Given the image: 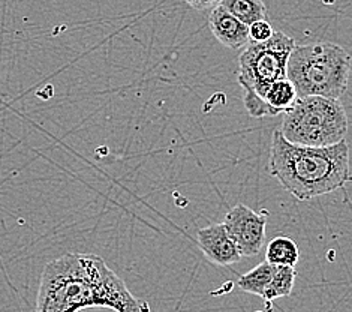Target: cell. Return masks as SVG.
<instances>
[{"instance_id":"obj_11","label":"cell","mask_w":352,"mask_h":312,"mask_svg":"<svg viewBox=\"0 0 352 312\" xmlns=\"http://www.w3.org/2000/svg\"><path fill=\"white\" fill-rule=\"evenodd\" d=\"M274 267L276 266L264 260L263 263H259L256 267L252 269V271L241 275L237 281V287L241 291L263 298L268 284H270L273 278Z\"/></svg>"},{"instance_id":"obj_6","label":"cell","mask_w":352,"mask_h":312,"mask_svg":"<svg viewBox=\"0 0 352 312\" xmlns=\"http://www.w3.org/2000/svg\"><path fill=\"white\" fill-rule=\"evenodd\" d=\"M268 212H255L246 205H237L225 216V229L241 257L258 256L265 245V227Z\"/></svg>"},{"instance_id":"obj_12","label":"cell","mask_w":352,"mask_h":312,"mask_svg":"<svg viewBox=\"0 0 352 312\" xmlns=\"http://www.w3.org/2000/svg\"><path fill=\"white\" fill-rule=\"evenodd\" d=\"M219 5L248 26L258 20H267V6L263 0H221Z\"/></svg>"},{"instance_id":"obj_1","label":"cell","mask_w":352,"mask_h":312,"mask_svg":"<svg viewBox=\"0 0 352 312\" xmlns=\"http://www.w3.org/2000/svg\"><path fill=\"white\" fill-rule=\"evenodd\" d=\"M107 308L114 312H150L122 278L95 254L71 252L44 267L36 298V312H78Z\"/></svg>"},{"instance_id":"obj_2","label":"cell","mask_w":352,"mask_h":312,"mask_svg":"<svg viewBox=\"0 0 352 312\" xmlns=\"http://www.w3.org/2000/svg\"><path fill=\"white\" fill-rule=\"evenodd\" d=\"M267 168L300 201L325 196L352 180L346 140L325 147L303 146L288 141L279 128L273 132Z\"/></svg>"},{"instance_id":"obj_8","label":"cell","mask_w":352,"mask_h":312,"mask_svg":"<svg viewBox=\"0 0 352 312\" xmlns=\"http://www.w3.org/2000/svg\"><path fill=\"white\" fill-rule=\"evenodd\" d=\"M208 28L221 44L231 50L245 48L250 42L248 24L236 19L222 5L212 8V12L208 15Z\"/></svg>"},{"instance_id":"obj_10","label":"cell","mask_w":352,"mask_h":312,"mask_svg":"<svg viewBox=\"0 0 352 312\" xmlns=\"http://www.w3.org/2000/svg\"><path fill=\"white\" fill-rule=\"evenodd\" d=\"M300 260V251L296 242L291 238L279 236L267 245L265 261L273 266H292L296 267Z\"/></svg>"},{"instance_id":"obj_3","label":"cell","mask_w":352,"mask_h":312,"mask_svg":"<svg viewBox=\"0 0 352 312\" xmlns=\"http://www.w3.org/2000/svg\"><path fill=\"white\" fill-rule=\"evenodd\" d=\"M351 56L331 42L296 45L288 57L287 79L298 98L327 96L340 99L349 83Z\"/></svg>"},{"instance_id":"obj_13","label":"cell","mask_w":352,"mask_h":312,"mask_svg":"<svg viewBox=\"0 0 352 312\" xmlns=\"http://www.w3.org/2000/svg\"><path fill=\"white\" fill-rule=\"evenodd\" d=\"M296 278H297L296 267L276 266L273 278H272L270 284H268V287H267L263 299L265 302H272L274 299L291 296L292 290H294Z\"/></svg>"},{"instance_id":"obj_14","label":"cell","mask_w":352,"mask_h":312,"mask_svg":"<svg viewBox=\"0 0 352 312\" xmlns=\"http://www.w3.org/2000/svg\"><path fill=\"white\" fill-rule=\"evenodd\" d=\"M273 28L267 20H258L249 26L250 42H264L273 37Z\"/></svg>"},{"instance_id":"obj_5","label":"cell","mask_w":352,"mask_h":312,"mask_svg":"<svg viewBox=\"0 0 352 312\" xmlns=\"http://www.w3.org/2000/svg\"><path fill=\"white\" fill-rule=\"evenodd\" d=\"M348 116L340 99L327 96L298 98L283 116L282 136L303 146L325 147L345 140Z\"/></svg>"},{"instance_id":"obj_15","label":"cell","mask_w":352,"mask_h":312,"mask_svg":"<svg viewBox=\"0 0 352 312\" xmlns=\"http://www.w3.org/2000/svg\"><path fill=\"white\" fill-rule=\"evenodd\" d=\"M184 3H188L190 8L198 11L208 10V8H214L216 5L221 3V0H183Z\"/></svg>"},{"instance_id":"obj_4","label":"cell","mask_w":352,"mask_h":312,"mask_svg":"<svg viewBox=\"0 0 352 312\" xmlns=\"http://www.w3.org/2000/svg\"><path fill=\"white\" fill-rule=\"evenodd\" d=\"M296 41L287 33L274 32L264 42H249L239 57L237 81L243 90L246 112L259 119L272 116L265 104V94L272 84L287 79L288 57Z\"/></svg>"},{"instance_id":"obj_7","label":"cell","mask_w":352,"mask_h":312,"mask_svg":"<svg viewBox=\"0 0 352 312\" xmlns=\"http://www.w3.org/2000/svg\"><path fill=\"white\" fill-rule=\"evenodd\" d=\"M197 242L203 254L214 264L230 266L237 263L241 258L236 243L231 240L223 222L199 229Z\"/></svg>"},{"instance_id":"obj_9","label":"cell","mask_w":352,"mask_h":312,"mask_svg":"<svg viewBox=\"0 0 352 312\" xmlns=\"http://www.w3.org/2000/svg\"><path fill=\"white\" fill-rule=\"evenodd\" d=\"M298 94L294 84L288 79H282L272 84L265 94V104L270 110L272 116H278L280 113H287L288 110L296 104Z\"/></svg>"}]
</instances>
